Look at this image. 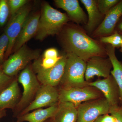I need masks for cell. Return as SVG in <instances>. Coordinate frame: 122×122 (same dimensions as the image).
Here are the masks:
<instances>
[{
  "label": "cell",
  "mask_w": 122,
  "mask_h": 122,
  "mask_svg": "<svg viewBox=\"0 0 122 122\" xmlns=\"http://www.w3.org/2000/svg\"><path fill=\"white\" fill-rule=\"evenodd\" d=\"M62 34V45L66 53L74 54L86 62L92 57L107 55L106 48L77 26L66 27Z\"/></svg>",
  "instance_id": "obj_1"
},
{
  "label": "cell",
  "mask_w": 122,
  "mask_h": 122,
  "mask_svg": "<svg viewBox=\"0 0 122 122\" xmlns=\"http://www.w3.org/2000/svg\"><path fill=\"white\" fill-rule=\"evenodd\" d=\"M69 20L66 14L61 12L46 3L39 18L36 39L41 41L48 36L58 34Z\"/></svg>",
  "instance_id": "obj_2"
},
{
  "label": "cell",
  "mask_w": 122,
  "mask_h": 122,
  "mask_svg": "<svg viewBox=\"0 0 122 122\" xmlns=\"http://www.w3.org/2000/svg\"><path fill=\"white\" fill-rule=\"evenodd\" d=\"M64 73L60 84L61 88L83 87L88 82L85 78L86 62L74 54L66 53Z\"/></svg>",
  "instance_id": "obj_3"
},
{
  "label": "cell",
  "mask_w": 122,
  "mask_h": 122,
  "mask_svg": "<svg viewBox=\"0 0 122 122\" xmlns=\"http://www.w3.org/2000/svg\"><path fill=\"white\" fill-rule=\"evenodd\" d=\"M40 53V50H32L24 45L4 62L2 71L6 75L13 77L26 68L30 61L37 59Z\"/></svg>",
  "instance_id": "obj_4"
},
{
  "label": "cell",
  "mask_w": 122,
  "mask_h": 122,
  "mask_svg": "<svg viewBox=\"0 0 122 122\" xmlns=\"http://www.w3.org/2000/svg\"><path fill=\"white\" fill-rule=\"evenodd\" d=\"M18 81L22 85L23 92L16 108L18 111L23 110L32 101L41 87L33 70L29 66H27L20 73Z\"/></svg>",
  "instance_id": "obj_5"
},
{
  "label": "cell",
  "mask_w": 122,
  "mask_h": 122,
  "mask_svg": "<svg viewBox=\"0 0 122 122\" xmlns=\"http://www.w3.org/2000/svg\"><path fill=\"white\" fill-rule=\"evenodd\" d=\"M59 94V102H71L76 107L85 102L104 97L100 91L89 85L83 87L61 88Z\"/></svg>",
  "instance_id": "obj_6"
},
{
  "label": "cell",
  "mask_w": 122,
  "mask_h": 122,
  "mask_svg": "<svg viewBox=\"0 0 122 122\" xmlns=\"http://www.w3.org/2000/svg\"><path fill=\"white\" fill-rule=\"evenodd\" d=\"M77 122H94L100 116L109 114L110 106L104 97L85 102L77 107Z\"/></svg>",
  "instance_id": "obj_7"
},
{
  "label": "cell",
  "mask_w": 122,
  "mask_h": 122,
  "mask_svg": "<svg viewBox=\"0 0 122 122\" xmlns=\"http://www.w3.org/2000/svg\"><path fill=\"white\" fill-rule=\"evenodd\" d=\"M59 90L55 87L41 85L34 100L21 111L20 115L36 109L56 105L59 102Z\"/></svg>",
  "instance_id": "obj_8"
},
{
  "label": "cell",
  "mask_w": 122,
  "mask_h": 122,
  "mask_svg": "<svg viewBox=\"0 0 122 122\" xmlns=\"http://www.w3.org/2000/svg\"><path fill=\"white\" fill-rule=\"evenodd\" d=\"M29 8L25 5L11 16L4 32L9 39V45L5 55V59L9 57L12 53L15 41L29 16Z\"/></svg>",
  "instance_id": "obj_9"
},
{
  "label": "cell",
  "mask_w": 122,
  "mask_h": 122,
  "mask_svg": "<svg viewBox=\"0 0 122 122\" xmlns=\"http://www.w3.org/2000/svg\"><path fill=\"white\" fill-rule=\"evenodd\" d=\"M87 85L93 86L100 91L108 102L110 107L120 105V94L119 88L115 79L111 74L102 79L90 82Z\"/></svg>",
  "instance_id": "obj_10"
},
{
  "label": "cell",
  "mask_w": 122,
  "mask_h": 122,
  "mask_svg": "<svg viewBox=\"0 0 122 122\" xmlns=\"http://www.w3.org/2000/svg\"><path fill=\"white\" fill-rule=\"evenodd\" d=\"M113 66L109 58L96 56L91 58L86 62L85 78L86 81L95 76L106 78L111 75Z\"/></svg>",
  "instance_id": "obj_11"
},
{
  "label": "cell",
  "mask_w": 122,
  "mask_h": 122,
  "mask_svg": "<svg viewBox=\"0 0 122 122\" xmlns=\"http://www.w3.org/2000/svg\"><path fill=\"white\" fill-rule=\"evenodd\" d=\"M66 55H63L54 66L37 74V77L41 85L55 86L60 84L64 73Z\"/></svg>",
  "instance_id": "obj_12"
},
{
  "label": "cell",
  "mask_w": 122,
  "mask_h": 122,
  "mask_svg": "<svg viewBox=\"0 0 122 122\" xmlns=\"http://www.w3.org/2000/svg\"><path fill=\"white\" fill-rule=\"evenodd\" d=\"M99 26L94 31L93 36L104 37L113 31L116 25L122 16V0L119 1L106 14Z\"/></svg>",
  "instance_id": "obj_13"
},
{
  "label": "cell",
  "mask_w": 122,
  "mask_h": 122,
  "mask_svg": "<svg viewBox=\"0 0 122 122\" xmlns=\"http://www.w3.org/2000/svg\"><path fill=\"white\" fill-rule=\"evenodd\" d=\"M40 16V14L37 13L28 17L15 41L12 53H14L18 50L36 35Z\"/></svg>",
  "instance_id": "obj_14"
},
{
  "label": "cell",
  "mask_w": 122,
  "mask_h": 122,
  "mask_svg": "<svg viewBox=\"0 0 122 122\" xmlns=\"http://www.w3.org/2000/svg\"><path fill=\"white\" fill-rule=\"evenodd\" d=\"M20 96L18 81L15 79L0 93V111L16 108L20 99Z\"/></svg>",
  "instance_id": "obj_15"
},
{
  "label": "cell",
  "mask_w": 122,
  "mask_h": 122,
  "mask_svg": "<svg viewBox=\"0 0 122 122\" xmlns=\"http://www.w3.org/2000/svg\"><path fill=\"white\" fill-rule=\"evenodd\" d=\"M55 3L58 8L65 10L69 18L77 24L86 23L87 18L77 0H55Z\"/></svg>",
  "instance_id": "obj_16"
},
{
  "label": "cell",
  "mask_w": 122,
  "mask_h": 122,
  "mask_svg": "<svg viewBox=\"0 0 122 122\" xmlns=\"http://www.w3.org/2000/svg\"><path fill=\"white\" fill-rule=\"evenodd\" d=\"M59 102L46 109L41 108L33 111L30 113L20 115L18 118V122H45L49 118L54 117L58 108Z\"/></svg>",
  "instance_id": "obj_17"
},
{
  "label": "cell",
  "mask_w": 122,
  "mask_h": 122,
  "mask_svg": "<svg viewBox=\"0 0 122 122\" xmlns=\"http://www.w3.org/2000/svg\"><path fill=\"white\" fill-rule=\"evenodd\" d=\"M86 8L88 15L86 29L89 33L94 31L101 24L103 15L99 10L97 0H81Z\"/></svg>",
  "instance_id": "obj_18"
},
{
  "label": "cell",
  "mask_w": 122,
  "mask_h": 122,
  "mask_svg": "<svg viewBox=\"0 0 122 122\" xmlns=\"http://www.w3.org/2000/svg\"><path fill=\"white\" fill-rule=\"evenodd\" d=\"M77 109L71 102H59L58 108L54 117L52 118L53 122H77Z\"/></svg>",
  "instance_id": "obj_19"
},
{
  "label": "cell",
  "mask_w": 122,
  "mask_h": 122,
  "mask_svg": "<svg viewBox=\"0 0 122 122\" xmlns=\"http://www.w3.org/2000/svg\"><path fill=\"white\" fill-rule=\"evenodd\" d=\"M107 55L111 61L113 69L111 74L113 77L119 88L120 94V105H122V63L116 56L115 48L110 45L106 48Z\"/></svg>",
  "instance_id": "obj_20"
},
{
  "label": "cell",
  "mask_w": 122,
  "mask_h": 122,
  "mask_svg": "<svg viewBox=\"0 0 122 122\" xmlns=\"http://www.w3.org/2000/svg\"><path fill=\"white\" fill-rule=\"evenodd\" d=\"M119 1L118 0H98L97 4L100 13L105 15Z\"/></svg>",
  "instance_id": "obj_21"
},
{
  "label": "cell",
  "mask_w": 122,
  "mask_h": 122,
  "mask_svg": "<svg viewBox=\"0 0 122 122\" xmlns=\"http://www.w3.org/2000/svg\"><path fill=\"white\" fill-rule=\"evenodd\" d=\"M100 41L102 43L109 44L114 48L119 47L121 46L122 36L117 32H115L113 35L101 37Z\"/></svg>",
  "instance_id": "obj_22"
},
{
  "label": "cell",
  "mask_w": 122,
  "mask_h": 122,
  "mask_svg": "<svg viewBox=\"0 0 122 122\" xmlns=\"http://www.w3.org/2000/svg\"><path fill=\"white\" fill-rule=\"evenodd\" d=\"M10 14L8 0H0V26L2 27L6 24Z\"/></svg>",
  "instance_id": "obj_23"
},
{
  "label": "cell",
  "mask_w": 122,
  "mask_h": 122,
  "mask_svg": "<svg viewBox=\"0 0 122 122\" xmlns=\"http://www.w3.org/2000/svg\"><path fill=\"white\" fill-rule=\"evenodd\" d=\"M9 45V39L5 32L0 35V66L4 62L5 55Z\"/></svg>",
  "instance_id": "obj_24"
},
{
  "label": "cell",
  "mask_w": 122,
  "mask_h": 122,
  "mask_svg": "<svg viewBox=\"0 0 122 122\" xmlns=\"http://www.w3.org/2000/svg\"><path fill=\"white\" fill-rule=\"evenodd\" d=\"M26 0H8L11 16H13L18 11L25 5L28 2Z\"/></svg>",
  "instance_id": "obj_25"
},
{
  "label": "cell",
  "mask_w": 122,
  "mask_h": 122,
  "mask_svg": "<svg viewBox=\"0 0 122 122\" xmlns=\"http://www.w3.org/2000/svg\"><path fill=\"white\" fill-rule=\"evenodd\" d=\"M109 114L114 118V122H122V105L111 107Z\"/></svg>",
  "instance_id": "obj_26"
},
{
  "label": "cell",
  "mask_w": 122,
  "mask_h": 122,
  "mask_svg": "<svg viewBox=\"0 0 122 122\" xmlns=\"http://www.w3.org/2000/svg\"><path fill=\"white\" fill-rule=\"evenodd\" d=\"M13 80V77L6 75L2 70L0 71V93L9 86Z\"/></svg>",
  "instance_id": "obj_27"
},
{
  "label": "cell",
  "mask_w": 122,
  "mask_h": 122,
  "mask_svg": "<svg viewBox=\"0 0 122 122\" xmlns=\"http://www.w3.org/2000/svg\"><path fill=\"white\" fill-rule=\"evenodd\" d=\"M58 51L54 48H50L44 51L42 56L44 57L56 58L59 57Z\"/></svg>",
  "instance_id": "obj_28"
},
{
  "label": "cell",
  "mask_w": 122,
  "mask_h": 122,
  "mask_svg": "<svg viewBox=\"0 0 122 122\" xmlns=\"http://www.w3.org/2000/svg\"><path fill=\"white\" fill-rule=\"evenodd\" d=\"M110 114L100 116L94 122H114V118Z\"/></svg>",
  "instance_id": "obj_29"
},
{
  "label": "cell",
  "mask_w": 122,
  "mask_h": 122,
  "mask_svg": "<svg viewBox=\"0 0 122 122\" xmlns=\"http://www.w3.org/2000/svg\"><path fill=\"white\" fill-rule=\"evenodd\" d=\"M5 114V111L4 110L0 111V120Z\"/></svg>",
  "instance_id": "obj_30"
},
{
  "label": "cell",
  "mask_w": 122,
  "mask_h": 122,
  "mask_svg": "<svg viewBox=\"0 0 122 122\" xmlns=\"http://www.w3.org/2000/svg\"><path fill=\"white\" fill-rule=\"evenodd\" d=\"M119 29L122 32V22H121L118 25Z\"/></svg>",
  "instance_id": "obj_31"
},
{
  "label": "cell",
  "mask_w": 122,
  "mask_h": 122,
  "mask_svg": "<svg viewBox=\"0 0 122 122\" xmlns=\"http://www.w3.org/2000/svg\"><path fill=\"white\" fill-rule=\"evenodd\" d=\"M2 70V66H0V71Z\"/></svg>",
  "instance_id": "obj_32"
},
{
  "label": "cell",
  "mask_w": 122,
  "mask_h": 122,
  "mask_svg": "<svg viewBox=\"0 0 122 122\" xmlns=\"http://www.w3.org/2000/svg\"><path fill=\"white\" fill-rule=\"evenodd\" d=\"M121 46L122 47V43H121Z\"/></svg>",
  "instance_id": "obj_33"
},
{
  "label": "cell",
  "mask_w": 122,
  "mask_h": 122,
  "mask_svg": "<svg viewBox=\"0 0 122 122\" xmlns=\"http://www.w3.org/2000/svg\"><path fill=\"white\" fill-rule=\"evenodd\" d=\"M53 122L52 120V122Z\"/></svg>",
  "instance_id": "obj_34"
}]
</instances>
